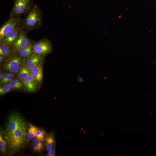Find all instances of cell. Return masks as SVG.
Segmentation results:
<instances>
[{"label":"cell","instance_id":"6da1fadb","mask_svg":"<svg viewBox=\"0 0 156 156\" xmlns=\"http://www.w3.org/2000/svg\"><path fill=\"white\" fill-rule=\"evenodd\" d=\"M26 122L9 135L3 137L9 149L10 155L15 154L25 146L27 137Z\"/></svg>","mask_w":156,"mask_h":156},{"label":"cell","instance_id":"7a4b0ae2","mask_svg":"<svg viewBox=\"0 0 156 156\" xmlns=\"http://www.w3.org/2000/svg\"><path fill=\"white\" fill-rule=\"evenodd\" d=\"M42 22V13L35 5L30 10L25 19L22 21L21 26L23 29L30 31L40 27Z\"/></svg>","mask_w":156,"mask_h":156},{"label":"cell","instance_id":"3957f363","mask_svg":"<svg viewBox=\"0 0 156 156\" xmlns=\"http://www.w3.org/2000/svg\"><path fill=\"white\" fill-rule=\"evenodd\" d=\"M31 7V0H15L10 17H18L26 14L30 11Z\"/></svg>","mask_w":156,"mask_h":156},{"label":"cell","instance_id":"277c9868","mask_svg":"<svg viewBox=\"0 0 156 156\" xmlns=\"http://www.w3.org/2000/svg\"><path fill=\"white\" fill-rule=\"evenodd\" d=\"M26 122L17 113H12L9 116L6 129L3 132V137L12 133Z\"/></svg>","mask_w":156,"mask_h":156},{"label":"cell","instance_id":"5b68a950","mask_svg":"<svg viewBox=\"0 0 156 156\" xmlns=\"http://www.w3.org/2000/svg\"><path fill=\"white\" fill-rule=\"evenodd\" d=\"M23 58L15 52L3 66L5 71L15 74L18 73L23 65Z\"/></svg>","mask_w":156,"mask_h":156},{"label":"cell","instance_id":"8992f818","mask_svg":"<svg viewBox=\"0 0 156 156\" xmlns=\"http://www.w3.org/2000/svg\"><path fill=\"white\" fill-rule=\"evenodd\" d=\"M52 49L50 41L47 38H43L34 43L33 54L44 56L52 52Z\"/></svg>","mask_w":156,"mask_h":156},{"label":"cell","instance_id":"52a82bcc","mask_svg":"<svg viewBox=\"0 0 156 156\" xmlns=\"http://www.w3.org/2000/svg\"><path fill=\"white\" fill-rule=\"evenodd\" d=\"M22 20L18 17H10L0 29V39L16 28L21 26Z\"/></svg>","mask_w":156,"mask_h":156},{"label":"cell","instance_id":"ba28073f","mask_svg":"<svg viewBox=\"0 0 156 156\" xmlns=\"http://www.w3.org/2000/svg\"><path fill=\"white\" fill-rule=\"evenodd\" d=\"M31 41L27 37V31L23 29L12 46L14 52L27 47Z\"/></svg>","mask_w":156,"mask_h":156},{"label":"cell","instance_id":"9c48e42d","mask_svg":"<svg viewBox=\"0 0 156 156\" xmlns=\"http://www.w3.org/2000/svg\"><path fill=\"white\" fill-rule=\"evenodd\" d=\"M22 29L21 26L17 27L0 39V42L12 47Z\"/></svg>","mask_w":156,"mask_h":156},{"label":"cell","instance_id":"30bf717a","mask_svg":"<svg viewBox=\"0 0 156 156\" xmlns=\"http://www.w3.org/2000/svg\"><path fill=\"white\" fill-rule=\"evenodd\" d=\"M44 56L32 54L27 58L26 61V66L30 70L37 67L42 63Z\"/></svg>","mask_w":156,"mask_h":156},{"label":"cell","instance_id":"8fae6325","mask_svg":"<svg viewBox=\"0 0 156 156\" xmlns=\"http://www.w3.org/2000/svg\"><path fill=\"white\" fill-rule=\"evenodd\" d=\"M22 83L26 89L30 92H34L37 90L38 83L31 74L22 80Z\"/></svg>","mask_w":156,"mask_h":156},{"label":"cell","instance_id":"7c38bea8","mask_svg":"<svg viewBox=\"0 0 156 156\" xmlns=\"http://www.w3.org/2000/svg\"><path fill=\"white\" fill-rule=\"evenodd\" d=\"M12 47L2 42H0V55L4 58L11 57L15 53Z\"/></svg>","mask_w":156,"mask_h":156},{"label":"cell","instance_id":"4fadbf2b","mask_svg":"<svg viewBox=\"0 0 156 156\" xmlns=\"http://www.w3.org/2000/svg\"><path fill=\"white\" fill-rule=\"evenodd\" d=\"M31 74L37 83L41 82L43 78V69L42 64L31 70Z\"/></svg>","mask_w":156,"mask_h":156},{"label":"cell","instance_id":"5bb4252c","mask_svg":"<svg viewBox=\"0 0 156 156\" xmlns=\"http://www.w3.org/2000/svg\"><path fill=\"white\" fill-rule=\"evenodd\" d=\"M34 42H31L25 47L20 50L17 53L22 58H27L33 54V47Z\"/></svg>","mask_w":156,"mask_h":156},{"label":"cell","instance_id":"9a60e30c","mask_svg":"<svg viewBox=\"0 0 156 156\" xmlns=\"http://www.w3.org/2000/svg\"><path fill=\"white\" fill-rule=\"evenodd\" d=\"M44 141L46 149L47 152H48L51 149L54 144L55 142L53 134L51 133L46 135Z\"/></svg>","mask_w":156,"mask_h":156},{"label":"cell","instance_id":"2e32d148","mask_svg":"<svg viewBox=\"0 0 156 156\" xmlns=\"http://www.w3.org/2000/svg\"><path fill=\"white\" fill-rule=\"evenodd\" d=\"M30 70L26 66L23 65L17 73L18 78L23 80L31 74Z\"/></svg>","mask_w":156,"mask_h":156},{"label":"cell","instance_id":"e0dca14e","mask_svg":"<svg viewBox=\"0 0 156 156\" xmlns=\"http://www.w3.org/2000/svg\"><path fill=\"white\" fill-rule=\"evenodd\" d=\"M38 128L35 126L30 124L27 129V138L28 140H31L36 137V132Z\"/></svg>","mask_w":156,"mask_h":156},{"label":"cell","instance_id":"ac0fdd59","mask_svg":"<svg viewBox=\"0 0 156 156\" xmlns=\"http://www.w3.org/2000/svg\"><path fill=\"white\" fill-rule=\"evenodd\" d=\"M33 151L34 152L40 151L43 147V146L41 141L36 138H34L32 141Z\"/></svg>","mask_w":156,"mask_h":156},{"label":"cell","instance_id":"d6986e66","mask_svg":"<svg viewBox=\"0 0 156 156\" xmlns=\"http://www.w3.org/2000/svg\"><path fill=\"white\" fill-rule=\"evenodd\" d=\"M7 142L3 137L1 132L0 133V150L2 153L5 155L7 154L6 145Z\"/></svg>","mask_w":156,"mask_h":156},{"label":"cell","instance_id":"ffe728a7","mask_svg":"<svg viewBox=\"0 0 156 156\" xmlns=\"http://www.w3.org/2000/svg\"><path fill=\"white\" fill-rule=\"evenodd\" d=\"M14 76V74L10 73L4 74L0 80V83L1 84H6L10 82L13 80Z\"/></svg>","mask_w":156,"mask_h":156},{"label":"cell","instance_id":"44dd1931","mask_svg":"<svg viewBox=\"0 0 156 156\" xmlns=\"http://www.w3.org/2000/svg\"><path fill=\"white\" fill-rule=\"evenodd\" d=\"M9 83L11 89H21L23 85L22 82L17 79H13Z\"/></svg>","mask_w":156,"mask_h":156},{"label":"cell","instance_id":"7402d4cb","mask_svg":"<svg viewBox=\"0 0 156 156\" xmlns=\"http://www.w3.org/2000/svg\"><path fill=\"white\" fill-rule=\"evenodd\" d=\"M45 133L46 132L43 130L38 129L36 134V138L43 142L44 141L46 135Z\"/></svg>","mask_w":156,"mask_h":156},{"label":"cell","instance_id":"603a6c76","mask_svg":"<svg viewBox=\"0 0 156 156\" xmlns=\"http://www.w3.org/2000/svg\"><path fill=\"white\" fill-rule=\"evenodd\" d=\"M11 89V87L9 83L5 84L4 86L0 88V95H4L9 92Z\"/></svg>","mask_w":156,"mask_h":156},{"label":"cell","instance_id":"cb8c5ba5","mask_svg":"<svg viewBox=\"0 0 156 156\" xmlns=\"http://www.w3.org/2000/svg\"><path fill=\"white\" fill-rule=\"evenodd\" d=\"M55 142L54 144L51 149L48 152L47 154L48 156H55Z\"/></svg>","mask_w":156,"mask_h":156},{"label":"cell","instance_id":"d4e9b609","mask_svg":"<svg viewBox=\"0 0 156 156\" xmlns=\"http://www.w3.org/2000/svg\"><path fill=\"white\" fill-rule=\"evenodd\" d=\"M3 75H2V72H1V70L0 72V80L2 79V77H3Z\"/></svg>","mask_w":156,"mask_h":156}]
</instances>
